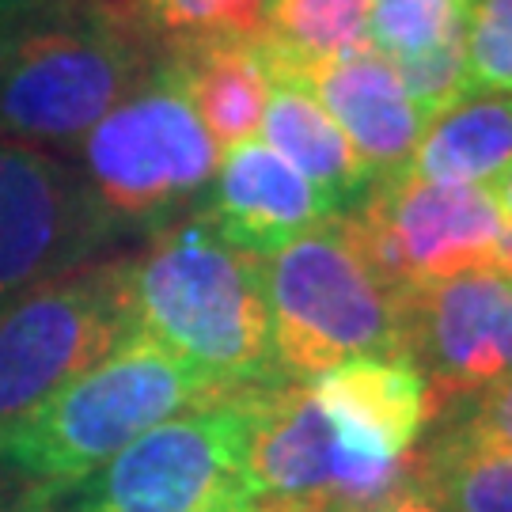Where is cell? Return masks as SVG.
<instances>
[{
  "mask_svg": "<svg viewBox=\"0 0 512 512\" xmlns=\"http://www.w3.org/2000/svg\"><path fill=\"white\" fill-rule=\"evenodd\" d=\"M16 4V19L27 16V12H35V8H42V4H50V0H12Z\"/></svg>",
  "mask_w": 512,
  "mask_h": 512,
  "instance_id": "f1b7e54d",
  "label": "cell"
},
{
  "mask_svg": "<svg viewBox=\"0 0 512 512\" xmlns=\"http://www.w3.org/2000/svg\"><path fill=\"white\" fill-rule=\"evenodd\" d=\"M403 357L433 414L512 376V277L475 270L406 293Z\"/></svg>",
  "mask_w": 512,
  "mask_h": 512,
  "instance_id": "8fae6325",
  "label": "cell"
},
{
  "mask_svg": "<svg viewBox=\"0 0 512 512\" xmlns=\"http://www.w3.org/2000/svg\"><path fill=\"white\" fill-rule=\"evenodd\" d=\"M258 391L160 421L65 490V512H224L251 501L247 452Z\"/></svg>",
  "mask_w": 512,
  "mask_h": 512,
  "instance_id": "8992f818",
  "label": "cell"
},
{
  "mask_svg": "<svg viewBox=\"0 0 512 512\" xmlns=\"http://www.w3.org/2000/svg\"><path fill=\"white\" fill-rule=\"evenodd\" d=\"M133 323L228 395L285 384L262 258L194 213L152 232L133 258Z\"/></svg>",
  "mask_w": 512,
  "mask_h": 512,
  "instance_id": "6da1fadb",
  "label": "cell"
},
{
  "mask_svg": "<svg viewBox=\"0 0 512 512\" xmlns=\"http://www.w3.org/2000/svg\"><path fill=\"white\" fill-rule=\"evenodd\" d=\"M274 0H133L137 19L160 54L220 42L258 38Z\"/></svg>",
  "mask_w": 512,
  "mask_h": 512,
  "instance_id": "ffe728a7",
  "label": "cell"
},
{
  "mask_svg": "<svg viewBox=\"0 0 512 512\" xmlns=\"http://www.w3.org/2000/svg\"><path fill=\"white\" fill-rule=\"evenodd\" d=\"M349 217L380 274L403 296L475 270L512 277V224L490 186L399 175L372 186Z\"/></svg>",
  "mask_w": 512,
  "mask_h": 512,
  "instance_id": "9c48e42d",
  "label": "cell"
},
{
  "mask_svg": "<svg viewBox=\"0 0 512 512\" xmlns=\"http://www.w3.org/2000/svg\"><path fill=\"white\" fill-rule=\"evenodd\" d=\"M224 512H262L255 505V501H243V505H232V509H224Z\"/></svg>",
  "mask_w": 512,
  "mask_h": 512,
  "instance_id": "f546056e",
  "label": "cell"
},
{
  "mask_svg": "<svg viewBox=\"0 0 512 512\" xmlns=\"http://www.w3.org/2000/svg\"><path fill=\"white\" fill-rule=\"evenodd\" d=\"M213 399L228 391L133 327L99 365L0 437V471L23 486L73 490L141 433Z\"/></svg>",
  "mask_w": 512,
  "mask_h": 512,
  "instance_id": "3957f363",
  "label": "cell"
},
{
  "mask_svg": "<svg viewBox=\"0 0 512 512\" xmlns=\"http://www.w3.org/2000/svg\"><path fill=\"white\" fill-rule=\"evenodd\" d=\"M463 46L471 95H512V0H475Z\"/></svg>",
  "mask_w": 512,
  "mask_h": 512,
  "instance_id": "7402d4cb",
  "label": "cell"
},
{
  "mask_svg": "<svg viewBox=\"0 0 512 512\" xmlns=\"http://www.w3.org/2000/svg\"><path fill=\"white\" fill-rule=\"evenodd\" d=\"M414 478V459L353 448L304 380L258 391L247 494L262 512H334L395 494Z\"/></svg>",
  "mask_w": 512,
  "mask_h": 512,
  "instance_id": "ba28073f",
  "label": "cell"
},
{
  "mask_svg": "<svg viewBox=\"0 0 512 512\" xmlns=\"http://www.w3.org/2000/svg\"><path fill=\"white\" fill-rule=\"evenodd\" d=\"M133 323V258L84 262L0 311V437L99 365Z\"/></svg>",
  "mask_w": 512,
  "mask_h": 512,
  "instance_id": "52a82bcc",
  "label": "cell"
},
{
  "mask_svg": "<svg viewBox=\"0 0 512 512\" xmlns=\"http://www.w3.org/2000/svg\"><path fill=\"white\" fill-rule=\"evenodd\" d=\"M160 50L133 0H50L0 35V141L76 145Z\"/></svg>",
  "mask_w": 512,
  "mask_h": 512,
  "instance_id": "7a4b0ae2",
  "label": "cell"
},
{
  "mask_svg": "<svg viewBox=\"0 0 512 512\" xmlns=\"http://www.w3.org/2000/svg\"><path fill=\"white\" fill-rule=\"evenodd\" d=\"M167 57L183 80L190 107L217 145L232 148L239 141H251L262 129L270 73L258 38H220L171 50Z\"/></svg>",
  "mask_w": 512,
  "mask_h": 512,
  "instance_id": "2e32d148",
  "label": "cell"
},
{
  "mask_svg": "<svg viewBox=\"0 0 512 512\" xmlns=\"http://www.w3.org/2000/svg\"><path fill=\"white\" fill-rule=\"evenodd\" d=\"M262 57L270 73V99H266L262 129H258L262 141L319 190V198L330 205L334 217H346L376 186L372 171L361 164L357 148L349 145V137L323 110V103L311 95L304 76L289 61L270 54L266 46H262Z\"/></svg>",
  "mask_w": 512,
  "mask_h": 512,
  "instance_id": "9a60e30c",
  "label": "cell"
},
{
  "mask_svg": "<svg viewBox=\"0 0 512 512\" xmlns=\"http://www.w3.org/2000/svg\"><path fill=\"white\" fill-rule=\"evenodd\" d=\"M490 194H494V202H497V209H501V217L509 220L512 224V167L497 179L494 186H490Z\"/></svg>",
  "mask_w": 512,
  "mask_h": 512,
  "instance_id": "4316f807",
  "label": "cell"
},
{
  "mask_svg": "<svg viewBox=\"0 0 512 512\" xmlns=\"http://www.w3.org/2000/svg\"><path fill=\"white\" fill-rule=\"evenodd\" d=\"M391 65H395V73H399L403 88L410 92V99H414V107L421 110L425 122L471 95V88H467V46H463V35L448 38V42H440V46L425 50V54L391 61Z\"/></svg>",
  "mask_w": 512,
  "mask_h": 512,
  "instance_id": "603a6c76",
  "label": "cell"
},
{
  "mask_svg": "<svg viewBox=\"0 0 512 512\" xmlns=\"http://www.w3.org/2000/svg\"><path fill=\"white\" fill-rule=\"evenodd\" d=\"M475 0H372L368 46L387 61L425 54L467 31Z\"/></svg>",
  "mask_w": 512,
  "mask_h": 512,
  "instance_id": "44dd1931",
  "label": "cell"
},
{
  "mask_svg": "<svg viewBox=\"0 0 512 512\" xmlns=\"http://www.w3.org/2000/svg\"><path fill=\"white\" fill-rule=\"evenodd\" d=\"M414 482L440 512H512V452L433 437L414 452Z\"/></svg>",
  "mask_w": 512,
  "mask_h": 512,
  "instance_id": "ac0fdd59",
  "label": "cell"
},
{
  "mask_svg": "<svg viewBox=\"0 0 512 512\" xmlns=\"http://www.w3.org/2000/svg\"><path fill=\"white\" fill-rule=\"evenodd\" d=\"M334 512H440V509L433 505V497L425 494L418 482L410 478L395 494L376 497V501H368V505H349V509H334Z\"/></svg>",
  "mask_w": 512,
  "mask_h": 512,
  "instance_id": "d4e9b609",
  "label": "cell"
},
{
  "mask_svg": "<svg viewBox=\"0 0 512 512\" xmlns=\"http://www.w3.org/2000/svg\"><path fill=\"white\" fill-rule=\"evenodd\" d=\"M0 512H65V490H50V486H23L19 494L0 501Z\"/></svg>",
  "mask_w": 512,
  "mask_h": 512,
  "instance_id": "484cf974",
  "label": "cell"
},
{
  "mask_svg": "<svg viewBox=\"0 0 512 512\" xmlns=\"http://www.w3.org/2000/svg\"><path fill=\"white\" fill-rule=\"evenodd\" d=\"M293 69L304 76L311 95L338 122L349 145L357 148L361 164L372 171V183L380 186L406 175L425 118L384 54H376L372 46H361L353 54L293 65Z\"/></svg>",
  "mask_w": 512,
  "mask_h": 512,
  "instance_id": "4fadbf2b",
  "label": "cell"
},
{
  "mask_svg": "<svg viewBox=\"0 0 512 512\" xmlns=\"http://www.w3.org/2000/svg\"><path fill=\"white\" fill-rule=\"evenodd\" d=\"M440 414H444V425L437 429V437L512 452V376L471 399H459Z\"/></svg>",
  "mask_w": 512,
  "mask_h": 512,
  "instance_id": "cb8c5ba5",
  "label": "cell"
},
{
  "mask_svg": "<svg viewBox=\"0 0 512 512\" xmlns=\"http://www.w3.org/2000/svg\"><path fill=\"white\" fill-rule=\"evenodd\" d=\"M12 23H16V4H12V0H0V35H4Z\"/></svg>",
  "mask_w": 512,
  "mask_h": 512,
  "instance_id": "83f0119b",
  "label": "cell"
},
{
  "mask_svg": "<svg viewBox=\"0 0 512 512\" xmlns=\"http://www.w3.org/2000/svg\"><path fill=\"white\" fill-rule=\"evenodd\" d=\"M198 213L228 243L258 258H270L289 239L334 217L319 190L258 137L224 148Z\"/></svg>",
  "mask_w": 512,
  "mask_h": 512,
  "instance_id": "7c38bea8",
  "label": "cell"
},
{
  "mask_svg": "<svg viewBox=\"0 0 512 512\" xmlns=\"http://www.w3.org/2000/svg\"><path fill=\"white\" fill-rule=\"evenodd\" d=\"M262 285L285 380L357 357H403L406 296L380 274L349 213L262 258Z\"/></svg>",
  "mask_w": 512,
  "mask_h": 512,
  "instance_id": "277c9868",
  "label": "cell"
},
{
  "mask_svg": "<svg viewBox=\"0 0 512 512\" xmlns=\"http://www.w3.org/2000/svg\"><path fill=\"white\" fill-rule=\"evenodd\" d=\"M122 236L76 164L50 148L0 141V311Z\"/></svg>",
  "mask_w": 512,
  "mask_h": 512,
  "instance_id": "30bf717a",
  "label": "cell"
},
{
  "mask_svg": "<svg viewBox=\"0 0 512 512\" xmlns=\"http://www.w3.org/2000/svg\"><path fill=\"white\" fill-rule=\"evenodd\" d=\"M512 167V95H467L429 118L406 175L425 183L494 186Z\"/></svg>",
  "mask_w": 512,
  "mask_h": 512,
  "instance_id": "e0dca14e",
  "label": "cell"
},
{
  "mask_svg": "<svg viewBox=\"0 0 512 512\" xmlns=\"http://www.w3.org/2000/svg\"><path fill=\"white\" fill-rule=\"evenodd\" d=\"M334 429L361 452L414 459L433 403L421 372L406 357H357L304 380Z\"/></svg>",
  "mask_w": 512,
  "mask_h": 512,
  "instance_id": "5bb4252c",
  "label": "cell"
},
{
  "mask_svg": "<svg viewBox=\"0 0 512 512\" xmlns=\"http://www.w3.org/2000/svg\"><path fill=\"white\" fill-rule=\"evenodd\" d=\"M372 0H274L258 42L293 65L327 61L368 46Z\"/></svg>",
  "mask_w": 512,
  "mask_h": 512,
  "instance_id": "d6986e66",
  "label": "cell"
},
{
  "mask_svg": "<svg viewBox=\"0 0 512 512\" xmlns=\"http://www.w3.org/2000/svg\"><path fill=\"white\" fill-rule=\"evenodd\" d=\"M217 160V141L167 54L76 141V171L118 232H160L179 220L205 194Z\"/></svg>",
  "mask_w": 512,
  "mask_h": 512,
  "instance_id": "5b68a950",
  "label": "cell"
}]
</instances>
